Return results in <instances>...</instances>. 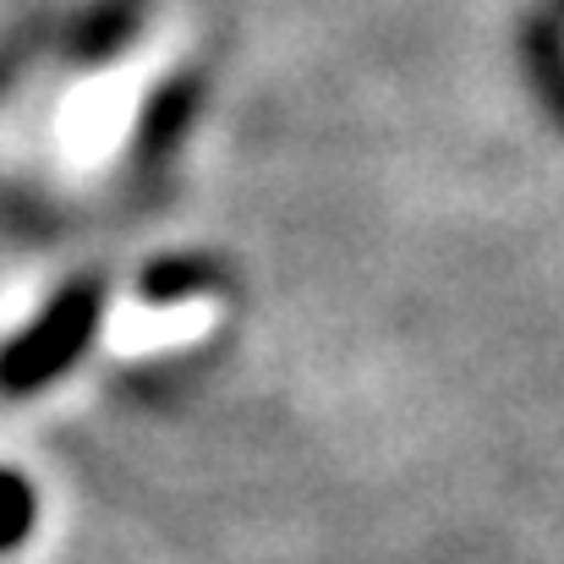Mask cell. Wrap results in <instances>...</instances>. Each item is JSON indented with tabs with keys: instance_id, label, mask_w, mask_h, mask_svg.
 Instances as JSON below:
<instances>
[{
	"instance_id": "obj_1",
	"label": "cell",
	"mask_w": 564,
	"mask_h": 564,
	"mask_svg": "<svg viewBox=\"0 0 564 564\" xmlns=\"http://www.w3.org/2000/svg\"><path fill=\"white\" fill-rule=\"evenodd\" d=\"M105 313V280H72L17 340L0 346V389L6 394H33L50 378H61L94 340Z\"/></svg>"
},
{
	"instance_id": "obj_2",
	"label": "cell",
	"mask_w": 564,
	"mask_h": 564,
	"mask_svg": "<svg viewBox=\"0 0 564 564\" xmlns=\"http://www.w3.org/2000/svg\"><path fill=\"white\" fill-rule=\"evenodd\" d=\"M203 285H214V269H208L203 258H171V263H160V269L143 274V296H149L154 307L187 302L192 291H203Z\"/></svg>"
},
{
	"instance_id": "obj_3",
	"label": "cell",
	"mask_w": 564,
	"mask_h": 564,
	"mask_svg": "<svg viewBox=\"0 0 564 564\" xmlns=\"http://www.w3.org/2000/svg\"><path fill=\"white\" fill-rule=\"evenodd\" d=\"M33 516H39L33 488H28L17 471H6V466H0V554H6V549H17V543L33 532Z\"/></svg>"
}]
</instances>
